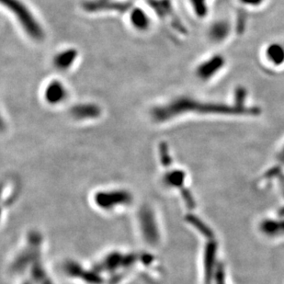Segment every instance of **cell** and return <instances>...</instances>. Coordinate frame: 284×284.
Here are the masks:
<instances>
[{
	"mask_svg": "<svg viewBox=\"0 0 284 284\" xmlns=\"http://www.w3.org/2000/svg\"><path fill=\"white\" fill-rule=\"evenodd\" d=\"M147 2L154 8L157 15L160 16L163 19L172 18L174 21H176L172 0H147Z\"/></svg>",
	"mask_w": 284,
	"mask_h": 284,
	"instance_id": "7",
	"label": "cell"
},
{
	"mask_svg": "<svg viewBox=\"0 0 284 284\" xmlns=\"http://www.w3.org/2000/svg\"><path fill=\"white\" fill-rule=\"evenodd\" d=\"M262 57L264 63L272 68H281L284 66V45L280 43H271L264 48Z\"/></svg>",
	"mask_w": 284,
	"mask_h": 284,
	"instance_id": "4",
	"label": "cell"
},
{
	"mask_svg": "<svg viewBox=\"0 0 284 284\" xmlns=\"http://www.w3.org/2000/svg\"><path fill=\"white\" fill-rule=\"evenodd\" d=\"M231 32L232 27L227 21H217L210 28V38L215 43H222L229 38Z\"/></svg>",
	"mask_w": 284,
	"mask_h": 284,
	"instance_id": "6",
	"label": "cell"
},
{
	"mask_svg": "<svg viewBox=\"0 0 284 284\" xmlns=\"http://www.w3.org/2000/svg\"><path fill=\"white\" fill-rule=\"evenodd\" d=\"M190 4L195 15L204 18L208 15V0H190Z\"/></svg>",
	"mask_w": 284,
	"mask_h": 284,
	"instance_id": "11",
	"label": "cell"
},
{
	"mask_svg": "<svg viewBox=\"0 0 284 284\" xmlns=\"http://www.w3.org/2000/svg\"><path fill=\"white\" fill-rule=\"evenodd\" d=\"M77 53L76 50L70 49L63 51L55 55L54 57V66L60 70L69 69L72 65L77 59Z\"/></svg>",
	"mask_w": 284,
	"mask_h": 284,
	"instance_id": "8",
	"label": "cell"
},
{
	"mask_svg": "<svg viewBox=\"0 0 284 284\" xmlns=\"http://www.w3.org/2000/svg\"><path fill=\"white\" fill-rule=\"evenodd\" d=\"M100 114V109L93 104L78 105L73 110V116L79 120H87L96 118Z\"/></svg>",
	"mask_w": 284,
	"mask_h": 284,
	"instance_id": "9",
	"label": "cell"
},
{
	"mask_svg": "<svg viewBox=\"0 0 284 284\" xmlns=\"http://www.w3.org/2000/svg\"><path fill=\"white\" fill-rule=\"evenodd\" d=\"M238 3L245 8H259L263 6L266 0H238Z\"/></svg>",
	"mask_w": 284,
	"mask_h": 284,
	"instance_id": "12",
	"label": "cell"
},
{
	"mask_svg": "<svg viewBox=\"0 0 284 284\" xmlns=\"http://www.w3.org/2000/svg\"><path fill=\"white\" fill-rule=\"evenodd\" d=\"M2 4L15 16L24 32L32 40L40 41L44 38V32L35 16L21 0H1Z\"/></svg>",
	"mask_w": 284,
	"mask_h": 284,
	"instance_id": "2",
	"label": "cell"
},
{
	"mask_svg": "<svg viewBox=\"0 0 284 284\" xmlns=\"http://www.w3.org/2000/svg\"><path fill=\"white\" fill-rule=\"evenodd\" d=\"M131 23L137 30H146L149 25L148 16L141 8H132L131 13Z\"/></svg>",
	"mask_w": 284,
	"mask_h": 284,
	"instance_id": "10",
	"label": "cell"
},
{
	"mask_svg": "<svg viewBox=\"0 0 284 284\" xmlns=\"http://www.w3.org/2000/svg\"><path fill=\"white\" fill-rule=\"evenodd\" d=\"M44 95L47 103L56 105L61 103L62 101L66 98L67 92L66 87L63 83L54 79L47 85Z\"/></svg>",
	"mask_w": 284,
	"mask_h": 284,
	"instance_id": "5",
	"label": "cell"
},
{
	"mask_svg": "<svg viewBox=\"0 0 284 284\" xmlns=\"http://www.w3.org/2000/svg\"><path fill=\"white\" fill-rule=\"evenodd\" d=\"M226 59L221 54H215L201 62L196 68V75L201 81H210L217 77L225 67Z\"/></svg>",
	"mask_w": 284,
	"mask_h": 284,
	"instance_id": "3",
	"label": "cell"
},
{
	"mask_svg": "<svg viewBox=\"0 0 284 284\" xmlns=\"http://www.w3.org/2000/svg\"><path fill=\"white\" fill-rule=\"evenodd\" d=\"M233 104L201 101L191 98H181L171 101L169 104L157 107L153 110V118L156 122L163 123L179 116L194 114L201 116H258L261 109L252 105H243L234 101Z\"/></svg>",
	"mask_w": 284,
	"mask_h": 284,
	"instance_id": "1",
	"label": "cell"
}]
</instances>
